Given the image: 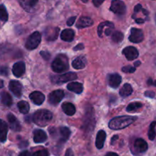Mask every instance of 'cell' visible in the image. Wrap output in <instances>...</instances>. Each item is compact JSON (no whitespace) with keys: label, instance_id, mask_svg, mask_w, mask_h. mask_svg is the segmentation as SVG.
<instances>
[{"label":"cell","instance_id":"6da1fadb","mask_svg":"<svg viewBox=\"0 0 156 156\" xmlns=\"http://www.w3.org/2000/svg\"><path fill=\"white\" fill-rule=\"evenodd\" d=\"M137 120V117H130V116H121L112 119L109 123L110 129L114 130H118L126 128V126L132 124L134 121Z\"/></svg>","mask_w":156,"mask_h":156},{"label":"cell","instance_id":"7a4b0ae2","mask_svg":"<svg viewBox=\"0 0 156 156\" xmlns=\"http://www.w3.org/2000/svg\"><path fill=\"white\" fill-rule=\"evenodd\" d=\"M53 118V114L47 110H39L33 116V121L37 126H46L50 123Z\"/></svg>","mask_w":156,"mask_h":156},{"label":"cell","instance_id":"3957f363","mask_svg":"<svg viewBox=\"0 0 156 156\" xmlns=\"http://www.w3.org/2000/svg\"><path fill=\"white\" fill-rule=\"evenodd\" d=\"M52 69L56 73H61L69 69V59L66 55H58L52 62Z\"/></svg>","mask_w":156,"mask_h":156},{"label":"cell","instance_id":"277c9868","mask_svg":"<svg viewBox=\"0 0 156 156\" xmlns=\"http://www.w3.org/2000/svg\"><path fill=\"white\" fill-rule=\"evenodd\" d=\"M41 41V34L39 31H35L32 33L27 38L26 41L25 47L27 50H32L38 47Z\"/></svg>","mask_w":156,"mask_h":156},{"label":"cell","instance_id":"5b68a950","mask_svg":"<svg viewBox=\"0 0 156 156\" xmlns=\"http://www.w3.org/2000/svg\"><path fill=\"white\" fill-rule=\"evenodd\" d=\"M148 144L143 139H137L134 142L132 152L136 155H141L147 151Z\"/></svg>","mask_w":156,"mask_h":156},{"label":"cell","instance_id":"8992f818","mask_svg":"<svg viewBox=\"0 0 156 156\" xmlns=\"http://www.w3.org/2000/svg\"><path fill=\"white\" fill-rule=\"evenodd\" d=\"M110 10L114 12V13L117 14V15H122L126 13V7L123 2L119 1V0H114L111 2Z\"/></svg>","mask_w":156,"mask_h":156},{"label":"cell","instance_id":"52a82bcc","mask_svg":"<svg viewBox=\"0 0 156 156\" xmlns=\"http://www.w3.org/2000/svg\"><path fill=\"white\" fill-rule=\"evenodd\" d=\"M64 91L62 90H56L49 94L48 101L53 106H56L64 98Z\"/></svg>","mask_w":156,"mask_h":156},{"label":"cell","instance_id":"ba28073f","mask_svg":"<svg viewBox=\"0 0 156 156\" xmlns=\"http://www.w3.org/2000/svg\"><path fill=\"white\" fill-rule=\"evenodd\" d=\"M144 39V34L141 29L139 28H133L131 29L130 35L129 37V40L133 43L138 44V43L142 42Z\"/></svg>","mask_w":156,"mask_h":156},{"label":"cell","instance_id":"9c48e42d","mask_svg":"<svg viewBox=\"0 0 156 156\" xmlns=\"http://www.w3.org/2000/svg\"><path fill=\"white\" fill-rule=\"evenodd\" d=\"M53 79H54V82L56 83L62 84L75 80V79H77V75L75 73H67L60 75V76H56V77H54Z\"/></svg>","mask_w":156,"mask_h":156},{"label":"cell","instance_id":"30bf717a","mask_svg":"<svg viewBox=\"0 0 156 156\" xmlns=\"http://www.w3.org/2000/svg\"><path fill=\"white\" fill-rule=\"evenodd\" d=\"M59 29L58 27H49L46 28L44 34H45L46 40L48 41H53L57 39L59 36Z\"/></svg>","mask_w":156,"mask_h":156},{"label":"cell","instance_id":"8fae6325","mask_svg":"<svg viewBox=\"0 0 156 156\" xmlns=\"http://www.w3.org/2000/svg\"><path fill=\"white\" fill-rule=\"evenodd\" d=\"M123 53L128 60H133L139 56V51L134 47H127L123 49Z\"/></svg>","mask_w":156,"mask_h":156},{"label":"cell","instance_id":"7c38bea8","mask_svg":"<svg viewBox=\"0 0 156 156\" xmlns=\"http://www.w3.org/2000/svg\"><path fill=\"white\" fill-rule=\"evenodd\" d=\"M12 73L15 77H21L25 73V63L23 61L16 62L12 67Z\"/></svg>","mask_w":156,"mask_h":156},{"label":"cell","instance_id":"4fadbf2b","mask_svg":"<svg viewBox=\"0 0 156 156\" xmlns=\"http://www.w3.org/2000/svg\"><path fill=\"white\" fill-rule=\"evenodd\" d=\"M9 89L18 98L21 97L22 94V85L18 81H11L9 82Z\"/></svg>","mask_w":156,"mask_h":156},{"label":"cell","instance_id":"5bb4252c","mask_svg":"<svg viewBox=\"0 0 156 156\" xmlns=\"http://www.w3.org/2000/svg\"><path fill=\"white\" fill-rule=\"evenodd\" d=\"M108 84L110 86L113 88H118L122 82L121 76L117 73H113V74L108 75Z\"/></svg>","mask_w":156,"mask_h":156},{"label":"cell","instance_id":"9a60e30c","mask_svg":"<svg viewBox=\"0 0 156 156\" xmlns=\"http://www.w3.org/2000/svg\"><path fill=\"white\" fill-rule=\"evenodd\" d=\"M29 98L31 101L37 105H41L45 100L44 94L40 91H34V92L30 93Z\"/></svg>","mask_w":156,"mask_h":156},{"label":"cell","instance_id":"2e32d148","mask_svg":"<svg viewBox=\"0 0 156 156\" xmlns=\"http://www.w3.org/2000/svg\"><path fill=\"white\" fill-rule=\"evenodd\" d=\"M8 120H9V125H10V128L13 131L15 132H19L21 129V124H20L19 121L17 120L16 117L13 115L12 114H8Z\"/></svg>","mask_w":156,"mask_h":156},{"label":"cell","instance_id":"e0dca14e","mask_svg":"<svg viewBox=\"0 0 156 156\" xmlns=\"http://www.w3.org/2000/svg\"><path fill=\"white\" fill-rule=\"evenodd\" d=\"M47 140L46 133L42 129H36L34 132V141L36 143H44Z\"/></svg>","mask_w":156,"mask_h":156},{"label":"cell","instance_id":"ac0fdd59","mask_svg":"<svg viewBox=\"0 0 156 156\" xmlns=\"http://www.w3.org/2000/svg\"><path fill=\"white\" fill-rule=\"evenodd\" d=\"M87 64V59L85 56H81L79 57L76 58L73 61V67L76 69H82L85 67Z\"/></svg>","mask_w":156,"mask_h":156},{"label":"cell","instance_id":"d6986e66","mask_svg":"<svg viewBox=\"0 0 156 156\" xmlns=\"http://www.w3.org/2000/svg\"><path fill=\"white\" fill-rule=\"evenodd\" d=\"M93 20L89 17H81L76 24V27L79 29L85 28V27H90L93 24Z\"/></svg>","mask_w":156,"mask_h":156},{"label":"cell","instance_id":"ffe728a7","mask_svg":"<svg viewBox=\"0 0 156 156\" xmlns=\"http://www.w3.org/2000/svg\"><path fill=\"white\" fill-rule=\"evenodd\" d=\"M105 140H106V133L104 130L98 131L97 134V137H96L95 141V146L98 149H102L105 145Z\"/></svg>","mask_w":156,"mask_h":156},{"label":"cell","instance_id":"44dd1931","mask_svg":"<svg viewBox=\"0 0 156 156\" xmlns=\"http://www.w3.org/2000/svg\"><path fill=\"white\" fill-rule=\"evenodd\" d=\"M75 37L74 30L72 29H65L62 31L60 34V37L62 41L66 42H71L73 41Z\"/></svg>","mask_w":156,"mask_h":156},{"label":"cell","instance_id":"7402d4cb","mask_svg":"<svg viewBox=\"0 0 156 156\" xmlns=\"http://www.w3.org/2000/svg\"><path fill=\"white\" fill-rule=\"evenodd\" d=\"M8 125L4 120L0 119V142L5 143L7 139Z\"/></svg>","mask_w":156,"mask_h":156},{"label":"cell","instance_id":"603a6c76","mask_svg":"<svg viewBox=\"0 0 156 156\" xmlns=\"http://www.w3.org/2000/svg\"><path fill=\"white\" fill-rule=\"evenodd\" d=\"M38 2L35 1V0H22V1H19L20 5H21V7L26 10L27 12H30L32 11V9L34 8V6L36 5L37 3Z\"/></svg>","mask_w":156,"mask_h":156},{"label":"cell","instance_id":"cb8c5ba5","mask_svg":"<svg viewBox=\"0 0 156 156\" xmlns=\"http://www.w3.org/2000/svg\"><path fill=\"white\" fill-rule=\"evenodd\" d=\"M67 88L69 91L76 93V94H81L83 91V85H82V84L76 82H71V83L68 84Z\"/></svg>","mask_w":156,"mask_h":156},{"label":"cell","instance_id":"d4e9b609","mask_svg":"<svg viewBox=\"0 0 156 156\" xmlns=\"http://www.w3.org/2000/svg\"><path fill=\"white\" fill-rule=\"evenodd\" d=\"M62 109L63 112L68 116L74 115L76 113V108L74 105L69 102H65L62 105Z\"/></svg>","mask_w":156,"mask_h":156},{"label":"cell","instance_id":"484cf974","mask_svg":"<svg viewBox=\"0 0 156 156\" xmlns=\"http://www.w3.org/2000/svg\"><path fill=\"white\" fill-rule=\"evenodd\" d=\"M59 134L60 136V141L62 143H65L68 140V139L69 138L70 134H71V131L69 129L68 127H66V126H62V127L59 128Z\"/></svg>","mask_w":156,"mask_h":156},{"label":"cell","instance_id":"4316f807","mask_svg":"<svg viewBox=\"0 0 156 156\" xmlns=\"http://www.w3.org/2000/svg\"><path fill=\"white\" fill-rule=\"evenodd\" d=\"M1 102L4 105L7 107L12 106V98L8 92L3 91L1 93Z\"/></svg>","mask_w":156,"mask_h":156},{"label":"cell","instance_id":"83f0119b","mask_svg":"<svg viewBox=\"0 0 156 156\" xmlns=\"http://www.w3.org/2000/svg\"><path fill=\"white\" fill-rule=\"evenodd\" d=\"M133 93V88L129 84H124L120 91V95L121 97H128Z\"/></svg>","mask_w":156,"mask_h":156},{"label":"cell","instance_id":"f1b7e54d","mask_svg":"<svg viewBox=\"0 0 156 156\" xmlns=\"http://www.w3.org/2000/svg\"><path fill=\"white\" fill-rule=\"evenodd\" d=\"M18 108L19 109V111L23 114H27L29 112L30 110V106L29 104L25 101H21L18 103Z\"/></svg>","mask_w":156,"mask_h":156},{"label":"cell","instance_id":"f546056e","mask_svg":"<svg viewBox=\"0 0 156 156\" xmlns=\"http://www.w3.org/2000/svg\"><path fill=\"white\" fill-rule=\"evenodd\" d=\"M105 27H111V28L114 29V24L112 22H110V21H105V22L101 23L99 24L98 27V34L99 37H102V34H103V30Z\"/></svg>","mask_w":156,"mask_h":156},{"label":"cell","instance_id":"4dcf8cb0","mask_svg":"<svg viewBox=\"0 0 156 156\" xmlns=\"http://www.w3.org/2000/svg\"><path fill=\"white\" fill-rule=\"evenodd\" d=\"M143 108V104L140 102H133L130 103L127 107H126V111L127 112H135Z\"/></svg>","mask_w":156,"mask_h":156},{"label":"cell","instance_id":"1f68e13d","mask_svg":"<svg viewBox=\"0 0 156 156\" xmlns=\"http://www.w3.org/2000/svg\"><path fill=\"white\" fill-rule=\"evenodd\" d=\"M111 39L116 44H118V43H120L123 41V34L122 32L120 31H115L112 34V37H111Z\"/></svg>","mask_w":156,"mask_h":156},{"label":"cell","instance_id":"d6a6232c","mask_svg":"<svg viewBox=\"0 0 156 156\" xmlns=\"http://www.w3.org/2000/svg\"><path fill=\"white\" fill-rule=\"evenodd\" d=\"M155 126H156V122L154 121L151 123L150 126H149V133H148V136H149V139L150 140H154L155 138V136H156Z\"/></svg>","mask_w":156,"mask_h":156},{"label":"cell","instance_id":"836d02e7","mask_svg":"<svg viewBox=\"0 0 156 156\" xmlns=\"http://www.w3.org/2000/svg\"><path fill=\"white\" fill-rule=\"evenodd\" d=\"M9 18L7 10L4 5H0V20L2 21H6Z\"/></svg>","mask_w":156,"mask_h":156},{"label":"cell","instance_id":"e575fe53","mask_svg":"<svg viewBox=\"0 0 156 156\" xmlns=\"http://www.w3.org/2000/svg\"><path fill=\"white\" fill-rule=\"evenodd\" d=\"M122 71L126 73H133L136 71V68L132 66H126L122 68Z\"/></svg>","mask_w":156,"mask_h":156},{"label":"cell","instance_id":"d590c367","mask_svg":"<svg viewBox=\"0 0 156 156\" xmlns=\"http://www.w3.org/2000/svg\"><path fill=\"white\" fill-rule=\"evenodd\" d=\"M33 156H49V152L47 149H42L35 152Z\"/></svg>","mask_w":156,"mask_h":156},{"label":"cell","instance_id":"8d00e7d4","mask_svg":"<svg viewBox=\"0 0 156 156\" xmlns=\"http://www.w3.org/2000/svg\"><path fill=\"white\" fill-rule=\"evenodd\" d=\"M41 55L43 58H44L45 60H49L50 58V53L47 51H41Z\"/></svg>","mask_w":156,"mask_h":156},{"label":"cell","instance_id":"74e56055","mask_svg":"<svg viewBox=\"0 0 156 156\" xmlns=\"http://www.w3.org/2000/svg\"><path fill=\"white\" fill-rule=\"evenodd\" d=\"M0 74L2 76H8V74H9V69H8L7 67L2 66L0 68Z\"/></svg>","mask_w":156,"mask_h":156},{"label":"cell","instance_id":"f35d334b","mask_svg":"<svg viewBox=\"0 0 156 156\" xmlns=\"http://www.w3.org/2000/svg\"><path fill=\"white\" fill-rule=\"evenodd\" d=\"M155 94L154 91H147L145 92V96H146V97L148 98H153L154 97H155Z\"/></svg>","mask_w":156,"mask_h":156},{"label":"cell","instance_id":"ab89813d","mask_svg":"<svg viewBox=\"0 0 156 156\" xmlns=\"http://www.w3.org/2000/svg\"><path fill=\"white\" fill-rule=\"evenodd\" d=\"M76 17H75V16L72 17V18H69L68 21H67V25H69V26L73 25V24H74L75 21H76Z\"/></svg>","mask_w":156,"mask_h":156},{"label":"cell","instance_id":"60d3db41","mask_svg":"<svg viewBox=\"0 0 156 156\" xmlns=\"http://www.w3.org/2000/svg\"><path fill=\"white\" fill-rule=\"evenodd\" d=\"M92 2L96 7H99L104 2V0H93Z\"/></svg>","mask_w":156,"mask_h":156},{"label":"cell","instance_id":"b9f144b4","mask_svg":"<svg viewBox=\"0 0 156 156\" xmlns=\"http://www.w3.org/2000/svg\"><path fill=\"white\" fill-rule=\"evenodd\" d=\"M18 156H32V154L30 153L29 151L26 150V151H23V152H21Z\"/></svg>","mask_w":156,"mask_h":156},{"label":"cell","instance_id":"7bdbcfd3","mask_svg":"<svg viewBox=\"0 0 156 156\" xmlns=\"http://www.w3.org/2000/svg\"><path fill=\"white\" fill-rule=\"evenodd\" d=\"M142 9H143V7H142L141 5H140V4L136 5L135 6V9H134V12H135V14L140 12V11H142Z\"/></svg>","mask_w":156,"mask_h":156},{"label":"cell","instance_id":"ee69618b","mask_svg":"<svg viewBox=\"0 0 156 156\" xmlns=\"http://www.w3.org/2000/svg\"><path fill=\"white\" fill-rule=\"evenodd\" d=\"M84 45L82 44H78L77 46H76V47H74V50L75 51H76V50H83L84 49Z\"/></svg>","mask_w":156,"mask_h":156},{"label":"cell","instance_id":"f6af8a7d","mask_svg":"<svg viewBox=\"0 0 156 156\" xmlns=\"http://www.w3.org/2000/svg\"><path fill=\"white\" fill-rule=\"evenodd\" d=\"M65 156H74V154H73V150H72L71 149H67L66 152Z\"/></svg>","mask_w":156,"mask_h":156},{"label":"cell","instance_id":"bcb514c9","mask_svg":"<svg viewBox=\"0 0 156 156\" xmlns=\"http://www.w3.org/2000/svg\"><path fill=\"white\" fill-rule=\"evenodd\" d=\"M148 85H153V86H155L156 87V81H152V79H149V80H148L147 82Z\"/></svg>","mask_w":156,"mask_h":156},{"label":"cell","instance_id":"7dc6e473","mask_svg":"<svg viewBox=\"0 0 156 156\" xmlns=\"http://www.w3.org/2000/svg\"><path fill=\"white\" fill-rule=\"evenodd\" d=\"M136 22L138 23V24H143V23L145 22V20L143 19V18H135Z\"/></svg>","mask_w":156,"mask_h":156},{"label":"cell","instance_id":"c3c4849f","mask_svg":"<svg viewBox=\"0 0 156 156\" xmlns=\"http://www.w3.org/2000/svg\"><path fill=\"white\" fill-rule=\"evenodd\" d=\"M105 156H119L117 153H114V152H108Z\"/></svg>","mask_w":156,"mask_h":156},{"label":"cell","instance_id":"681fc988","mask_svg":"<svg viewBox=\"0 0 156 156\" xmlns=\"http://www.w3.org/2000/svg\"><path fill=\"white\" fill-rule=\"evenodd\" d=\"M117 139H118V136H113L112 139H111V144H114V142Z\"/></svg>","mask_w":156,"mask_h":156},{"label":"cell","instance_id":"f907efd6","mask_svg":"<svg viewBox=\"0 0 156 156\" xmlns=\"http://www.w3.org/2000/svg\"><path fill=\"white\" fill-rule=\"evenodd\" d=\"M140 64H141V62H140V61H137V62H134V67H137L138 66H140Z\"/></svg>","mask_w":156,"mask_h":156},{"label":"cell","instance_id":"816d5d0a","mask_svg":"<svg viewBox=\"0 0 156 156\" xmlns=\"http://www.w3.org/2000/svg\"><path fill=\"white\" fill-rule=\"evenodd\" d=\"M3 85H4V82H3V81L0 80V88H2Z\"/></svg>","mask_w":156,"mask_h":156},{"label":"cell","instance_id":"f5cc1de1","mask_svg":"<svg viewBox=\"0 0 156 156\" xmlns=\"http://www.w3.org/2000/svg\"><path fill=\"white\" fill-rule=\"evenodd\" d=\"M155 23H156V14H155Z\"/></svg>","mask_w":156,"mask_h":156},{"label":"cell","instance_id":"db71d44e","mask_svg":"<svg viewBox=\"0 0 156 156\" xmlns=\"http://www.w3.org/2000/svg\"><path fill=\"white\" fill-rule=\"evenodd\" d=\"M155 66H156V57H155Z\"/></svg>","mask_w":156,"mask_h":156}]
</instances>
